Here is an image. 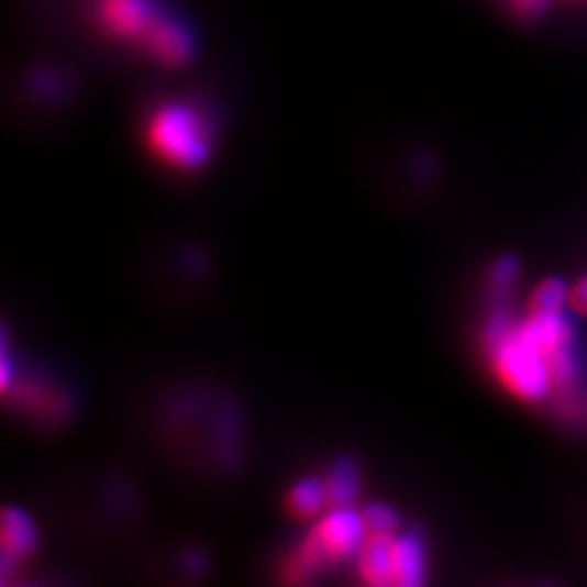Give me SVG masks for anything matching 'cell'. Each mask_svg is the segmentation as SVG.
Segmentation results:
<instances>
[{"label":"cell","instance_id":"obj_1","mask_svg":"<svg viewBox=\"0 0 587 587\" xmlns=\"http://www.w3.org/2000/svg\"><path fill=\"white\" fill-rule=\"evenodd\" d=\"M486 344L489 368L511 396L524 402H542L557 391L553 370L557 357L529 340L507 311L489 315Z\"/></svg>","mask_w":587,"mask_h":587},{"label":"cell","instance_id":"obj_2","mask_svg":"<svg viewBox=\"0 0 587 587\" xmlns=\"http://www.w3.org/2000/svg\"><path fill=\"white\" fill-rule=\"evenodd\" d=\"M368 538L370 529L364 511L351 505H335L300 542L286 573L292 582H311L318 573L357 557Z\"/></svg>","mask_w":587,"mask_h":587},{"label":"cell","instance_id":"obj_3","mask_svg":"<svg viewBox=\"0 0 587 587\" xmlns=\"http://www.w3.org/2000/svg\"><path fill=\"white\" fill-rule=\"evenodd\" d=\"M148 144L170 166L195 170L211 153L209 122L188 102L162 104L148 122Z\"/></svg>","mask_w":587,"mask_h":587},{"label":"cell","instance_id":"obj_4","mask_svg":"<svg viewBox=\"0 0 587 587\" xmlns=\"http://www.w3.org/2000/svg\"><path fill=\"white\" fill-rule=\"evenodd\" d=\"M100 18L113 35L144 42L159 15L148 0H100Z\"/></svg>","mask_w":587,"mask_h":587},{"label":"cell","instance_id":"obj_5","mask_svg":"<svg viewBox=\"0 0 587 587\" xmlns=\"http://www.w3.org/2000/svg\"><path fill=\"white\" fill-rule=\"evenodd\" d=\"M151 55L170 68L186 66L192 59V37L190 33L175 20L159 15L157 22L144 37Z\"/></svg>","mask_w":587,"mask_h":587},{"label":"cell","instance_id":"obj_6","mask_svg":"<svg viewBox=\"0 0 587 587\" xmlns=\"http://www.w3.org/2000/svg\"><path fill=\"white\" fill-rule=\"evenodd\" d=\"M396 533H370L362 553L357 555L359 573L370 586H398L396 568Z\"/></svg>","mask_w":587,"mask_h":587},{"label":"cell","instance_id":"obj_7","mask_svg":"<svg viewBox=\"0 0 587 587\" xmlns=\"http://www.w3.org/2000/svg\"><path fill=\"white\" fill-rule=\"evenodd\" d=\"M2 568L7 571L11 564H20L37 549V531L29 513L18 507L4 509L2 513Z\"/></svg>","mask_w":587,"mask_h":587},{"label":"cell","instance_id":"obj_8","mask_svg":"<svg viewBox=\"0 0 587 587\" xmlns=\"http://www.w3.org/2000/svg\"><path fill=\"white\" fill-rule=\"evenodd\" d=\"M396 568H398V586L416 587L427 582L429 560L427 546L420 535L416 533H396Z\"/></svg>","mask_w":587,"mask_h":587},{"label":"cell","instance_id":"obj_9","mask_svg":"<svg viewBox=\"0 0 587 587\" xmlns=\"http://www.w3.org/2000/svg\"><path fill=\"white\" fill-rule=\"evenodd\" d=\"M326 489L333 505H353L362 494V473L351 459H340L326 477Z\"/></svg>","mask_w":587,"mask_h":587},{"label":"cell","instance_id":"obj_10","mask_svg":"<svg viewBox=\"0 0 587 587\" xmlns=\"http://www.w3.org/2000/svg\"><path fill=\"white\" fill-rule=\"evenodd\" d=\"M571 292L573 286H568L564 279L549 277L531 294L529 309L546 313H564L566 307H571Z\"/></svg>","mask_w":587,"mask_h":587},{"label":"cell","instance_id":"obj_11","mask_svg":"<svg viewBox=\"0 0 587 587\" xmlns=\"http://www.w3.org/2000/svg\"><path fill=\"white\" fill-rule=\"evenodd\" d=\"M326 502H331L329 489H326V481H320V479H304L296 484L290 491V507L294 513L304 516V518L315 516Z\"/></svg>","mask_w":587,"mask_h":587},{"label":"cell","instance_id":"obj_12","mask_svg":"<svg viewBox=\"0 0 587 587\" xmlns=\"http://www.w3.org/2000/svg\"><path fill=\"white\" fill-rule=\"evenodd\" d=\"M520 279V262L513 255H505L494 262L489 270V286L498 294H507Z\"/></svg>","mask_w":587,"mask_h":587},{"label":"cell","instance_id":"obj_13","mask_svg":"<svg viewBox=\"0 0 587 587\" xmlns=\"http://www.w3.org/2000/svg\"><path fill=\"white\" fill-rule=\"evenodd\" d=\"M364 518L370 533H396L398 529V516L388 505H368Z\"/></svg>","mask_w":587,"mask_h":587},{"label":"cell","instance_id":"obj_14","mask_svg":"<svg viewBox=\"0 0 587 587\" xmlns=\"http://www.w3.org/2000/svg\"><path fill=\"white\" fill-rule=\"evenodd\" d=\"M571 309L587 315V275L582 277L575 286H573V292H571Z\"/></svg>","mask_w":587,"mask_h":587},{"label":"cell","instance_id":"obj_15","mask_svg":"<svg viewBox=\"0 0 587 587\" xmlns=\"http://www.w3.org/2000/svg\"><path fill=\"white\" fill-rule=\"evenodd\" d=\"M511 4L520 15L533 18V15H540L551 4V0H511Z\"/></svg>","mask_w":587,"mask_h":587}]
</instances>
